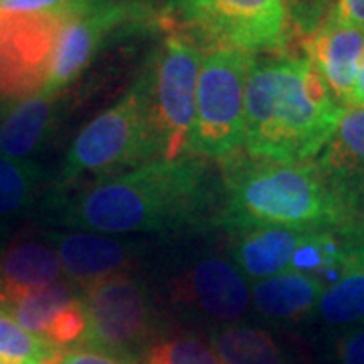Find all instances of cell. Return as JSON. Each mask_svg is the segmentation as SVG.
Here are the masks:
<instances>
[{"instance_id": "cell-1", "label": "cell", "mask_w": 364, "mask_h": 364, "mask_svg": "<svg viewBox=\"0 0 364 364\" xmlns=\"http://www.w3.org/2000/svg\"><path fill=\"white\" fill-rule=\"evenodd\" d=\"M342 109L306 57L253 59L245 85V148L259 160L308 162L332 140Z\"/></svg>"}, {"instance_id": "cell-2", "label": "cell", "mask_w": 364, "mask_h": 364, "mask_svg": "<svg viewBox=\"0 0 364 364\" xmlns=\"http://www.w3.org/2000/svg\"><path fill=\"white\" fill-rule=\"evenodd\" d=\"M210 205V174L203 158H158L95 182L67 205L61 223L95 233L168 231L195 223Z\"/></svg>"}, {"instance_id": "cell-3", "label": "cell", "mask_w": 364, "mask_h": 364, "mask_svg": "<svg viewBox=\"0 0 364 364\" xmlns=\"http://www.w3.org/2000/svg\"><path fill=\"white\" fill-rule=\"evenodd\" d=\"M221 223L229 231L257 227L330 229L348 219V198L320 164L227 158Z\"/></svg>"}, {"instance_id": "cell-4", "label": "cell", "mask_w": 364, "mask_h": 364, "mask_svg": "<svg viewBox=\"0 0 364 364\" xmlns=\"http://www.w3.org/2000/svg\"><path fill=\"white\" fill-rule=\"evenodd\" d=\"M162 158L152 130L144 87L138 83L117 104L87 122L69 146L57 184L73 186L83 178H114Z\"/></svg>"}, {"instance_id": "cell-5", "label": "cell", "mask_w": 364, "mask_h": 364, "mask_svg": "<svg viewBox=\"0 0 364 364\" xmlns=\"http://www.w3.org/2000/svg\"><path fill=\"white\" fill-rule=\"evenodd\" d=\"M253 55L217 47L203 57L186 154L227 160L245 146V85Z\"/></svg>"}, {"instance_id": "cell-6", "label": "cell", "mask_w": 364, "mask_h": 364, "mask_svg": "<svg viewBox=\"0 0 364 364\" xmlns=\"http://www.w3.org/2000/svg\"><path fill=\"white\" fill-rule=\"evenodd\" d=\"M203 57L200 47L193 41L170 35L154 55L152 65L140 77L148 117L162 158L174 160L186 154Z\"/></svg>"}, {"instance_id": "cell-7", "label": "cell", "mask_w": 364, "mask_h": 364, "mask_svg": "<svg viewBox=\"0 0 364 364\" xmlns=\"http://www.w3.org/2000/svg\"><path fill=\"white\" fill-rule=\"evenodd\" d=\"M168 16L213 49L253 55L279 49L287 39L284 0H168Z\"/></svg>"}, {"instance_id": "cell-8", "label": "cell", "mask_w": 364, "mask_h": 364, "mask_svg": "<svg viewBox=\"0 0 364 364\" xmlns=\"http://www.w3.org/2000/svg\"><path fill=\"white\" fill-rule=\"evenodd\" d=\"M87 330L83 348L107 352L132 363V356L154 334V308L140 279L117 273L83 286Z\"/></svg>"}, {"instance_id": "cell-9", "label": "cell", "mask_w": 364, "mask_h": 364, "mask_svg": "<svg viewBox=\"0 0 364 364\" xmlns=\"http://www.w3.org/2000/svg\"><path fill=\"white\" fill-rule=\"evenodd\" d=\"M146 13L140 4L122 0H95L61 25L53 45L51 61L41 95H57L85 71L104 43L122 26L140 23Z\"/></svg>"}, {"instance_id": "cell-10", "label": "cell", "mask_w": 364, "mask_h": 364, "mask_svg": "<svg viewBox=\"0 0 364 364\" xmlns=\"http://www.w3.org/2000/svg\"><path fill=\"white\" fill-rule=\"evenodd\" d=\"M306 59L316 67L336 102L348 104L364 57V28L326 18L304 43Z\"/></svg>"}, {"instance_id": "cell-11", "label": "cell", "mask_w": 364, "mask_h": 364, "mask_svg": "<svg viewBox=\"0 0 364 364\" xmlns=\"http://www.w3.org/2000/svg\"><path fill=\"white\" fill-rule=\"evenodd\" d=\"M51 241L63 273L81 286L124 273L132 265L130 249L126 243L105 235L53 233Z\"/></svg>"}, {"instance_id": "cell-12", "label": "cell", "mask_w": 364, "mask_h": 364, "mask_svg": "<svg viewBox=\"0 0 364 364\" xmlns=\"http://www.w3.org/2000/svg\"><path fill=\"white\" fill-rule=\"evenodd\" d=\"M182 296L219 320L241 318L249 306V287L243 275L223 259L198 263L184 279Z\"/></svg>"}, {"instance_id": "cell-13", "label": "cell", "mask_w": 364, "mask_h": 364, "mask_svg": "<svg viewBox=\"0 0 364 364\" xmlns=\"http://www.w3.org/2000/svg\"><path fill=\"white\" fill-rule=\"evenodd\" d=\"M310 229L257 227L241 231L233 247L235 265L255 282L287 272L291 255Z\"/></svg>"}, {"instance_id": "cell-14", "label": "cell", "mask_w": 364, "mask_h": 364, "mask_svg": "<svg viewBox=\"0 0 364 364\" xmlns=\"http://www.w3.org/2000/svg\"><path fill=\"white\" fill-rule=\"evenodd\" d=\"M57 116L55 95H33L9 107L0 119V156L25 160L49 136Z\"/></svg>"}, {"instance_id": "cell-15", "label": "cell", "mask_w": 364, "mask_h": 364, "mask_svg": "<svg viewBox=\"0 0 364 364\" xmlns=\"http://www.w3.org/2000/svg\"><path fill=\"white\" fill-rule=\"evenodd\" d=\"M326 284L296 272H282L255 282L251 298L263 316L279 320H298L318 308Z\"/></svg>"}, {"instance_id": "cell-16", "label": "cell", "mask_w": 364, "mask_h": 364, "mask_svg": "<svg viewBox=\"0 0 364 364\" xmlns=\"http://www.w3.org/2000/svg\"><path fill=\"white\" fill-rule=\"evenodd\" d=\"M318 314L332 326L364 322V243L352 245L340 277L326 287L318 301Z\"/></svg>"}, {"instance_id": "cell-17", "label": "cell", "mask_w": 364, "mask_h": 364, "mask_svg": "<svg viewBox=\"0 0 364 364\" xmlns=\"http://www.w3.org/2000/svg\"><path fill=\"white\" fill-rule=\"evenodd\" d=\"M350 247L330 229H310L294 251L287 272L310 275L326 287L332 286L344 269Z\"/></svg>"}, {"instance_id": "cell-18", "label": "cell", "mask_w": 364, "mask_h": 364, "mask_svg": "<svg viewBox=\"0 0 364 364\" xmlns=\"http://www.w3.org/2000/svg\"><path fill=\"white\" fill-rule=\"evenodd\" d=\"M77 299V291L69 282H55L14 299L13 304L4 306V310L11 314L26 332L45 340L53 324L57 322V318Z\"/></svg>"}, {"instance_id": "cell-19", "label": "cell", "mask_w": 364, "mask_h": 364, "mask_svg": "<svg viewBox=\"0 0 364 364\" xmlns=\"http://www.w3.org/2000/svg\"><path fill=\"white\" fill-rule=\"evenodd\" d=\"M213 350L225 364H286L275 340L257 328H223L213 334Z\"/></svg>"}, {"instance_id": "cell-20", "label": "cell", "mask_w": 364, "mask_h": 364, "mask_svg": "<svg viewBox=\"0 0 364 364\" xmlns=\"http://www.w3.org/2000/svg\"><path fill=\"white\" fill-rule=\"evenodd\" d=\"M322 168L328 172H364V107H344L336 132L326 146Z\"/></svg>"}, {"instance_id": "cell-21", "label": "cell", "mask_w": 364, "mask_h": 364, "mask_svg": "<svg viewBox=\"0 0 364 364\" xmlns=\"http://www.w3.org/2000/svg\"><path fill=\"white\" fill-rule=\"evenodd\" d=\"M59 350L39 336L26 332L4 308H0V360L4 364H59Z\"/></svg>"}, {"instance_id": "cell-22", "label": "cell", "mask_w": 364, "mask_h": 364, "mask_svg": "<svg viewBox=\"0 0 364 364\" xmlns=\"http://www.w3.org/2000/svg\"><path fill=\"white\" fill-rule=\"evenodd\" d=\"M43 172L31 160L0 156V217L16 215L37 195Z\"/></svg>"}, {"instance_id": "cell-23", "label": "cell", "mask_w": 364, "mask_h": 364, "mask_svg": "<svg viewBox=\"0 0 364 364\" xmlns=\"http://www.w3.org/2000/svg\"><path fill=\"white\" fill-rule=\"evenodd\" d=\"M144 364H225L219 354L193 336H174L150 346Z\"/></svg>"}, {"instance_id": "cell-24", "label": "cell", "mask_w": 364, "mask_h": 364, "mask_svg": "<svg viewBox=\"0 0 364 364\" xmlns=\"http://www.w3.org/2000/svg\"><path fill=\"white\" fill-rule=\"evenodd\" d=\"M95 0H2L0 13L25 16H73Z\"/></svg>"}, {"instance_id": "cell-25", "label": "cell", "mask_w": 364, "mask_h": 364, "mask_svg": "<svg viewBox=\"0 0 364 364\" xmlns=\"http://www.w3.org/2000/svg\"><path fill=\"white\" fill-rule=\"evenodd\" d=\"M340 364H364V322L350 326L336 340Z\"/></svg>"}, {"instance_id": "cell-26", "label": "cell", "mask_w": 364, "mask_h": 364, "mask_svg": "<svg viewBox=\"0 0 364 364\" xmlns=\"http://www.w3.org/2000/svg\"><path fill=\"white\" fill-rule=\"evenodd\" d=\"M328 16L344 25L364 28V0H332Z\"/></svg>"}, {"instance_id": "cell-27", "label": "cell", "mask_w": 364, "mask_h": 364, "mask_svg": "<svg viewBox=\"0 0 364 364\" xmlns=\"http://www.w3.org/2000/svg\"><path fill=\"white\" fill-rule=\"evenodd\" d=\"M59 364H132L124 358H117L107 352L91 350V348H79V350H65Z\"/></svg>"}, {"instance_id": "cell-28", "label": "cell", "mask_w": 364, "mask_h": 364, "mask_svg": "<svg viewBox=\"0 0 364 364\" xmlns=\"http://www.w3.org/2000/svg\"><path fill=\"white\" fill-rule=\"evenodd\" d=\"M348 105L364 107V57L363 61H360V67H358V75H356V81H354V87H352Z\"/></svg>"}, {"instance_id": "cell-29", "label": "cell", "mask_w": 364, "mask_h": 364, "mask_svg": "<svg viewBox=\"0 0 364 364\" xmlns=\"http://www.w3.org/2000/svg\"><path fill=\"white\" fill-rule=\"evenodd\" d=\"M284 2H286V6L287 4H291L296 11H299V9H301V11L308 9V2H306V0H284ZM320 2H322V0H320Z\"/></svg>"}, {"instance_id": "cell-30", "label": "cell", "mask_w": 364, "mask_h": 364, "mask_svg": "<svg viewBox=\"0 0 364 364\" xmlns=\"http://www.w3.org/2000/svg\"><path fill=\"white\" fill-rule=\"evenodd\" d=\"M4 114H6V112H4V104H0V116H4ZM0 119H2V117H0Z\"/></svg>"}, {"instance_id": "cell-31", "label": "cell", "mask_w": 364, "mask_h": 364, "mask_svg": "<svg viewBox=\"0 0 364 364\" xmlns=\"http://www.w3.org/2000/svg\"><path fill=\"white\" fill-rule=\"evenodd\" d=\"M0 104H6V102H2V100H0Z\"/></svg>"}, {"instance_id": "cell-32", "label": "cell", "mask_w": 364, "mask_h": 364, "mask_svg": "<svg viewBox=\"0 0 364 364\" xmlns=\"http://www.w3.org/2000/svg\"><path fill=\"white\" fill-rule=\"evenodd\" d=\"M0 6H2V0H0Z\"/></svg>"}, {"instance_id": "cell-33", "label": "cell", "mask_w": 364, "mask_h": 364, "mask_svg": "<svg viewBox=\"0 0 364 364\" xmlns=\"http://www.w3.org/2000/svg\"><path fill=\"white\" fill-rule=\"evenodd\" d=\"M0 364H4V363H2V360H0Z\"/></svg>"}, {"instance_id": "cell-34", "label": "cell", "mask_w": 364, "mask_h": 364, "mask_svg": "<svg viewBox=\"0 0 364 364\" xmlns=\"http://www.w3.org/2000/svg\"><path fill=\"white\" fill-rule=\"evenodd\" d=\"M322 2H326V0H322Z\"/></svg>"}]
</instances>
